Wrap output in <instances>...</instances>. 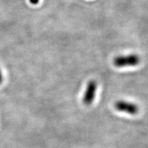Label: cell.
Returning <instances> with one entry per match:
<instances>
[{"mask_svg":"<svg viewBox=\"0 0 148 148\" xmlns=\"http://www.w3.org/2000/svg\"><path fill=\"white\" fill-rule=\"evenodd\" d=\"M140 57L138 55L132 53L127 56H119L114 58V65L116 67L134 66L140 63Z\"/></svg>","mask_w":148,"mask_h":148,"instance_id":"6da1fadb","label":"cell"},{"mask_svg":"<svg viewBox=\"0 0 148 148\" xmlns=\"http://www.w3.org/2000/svg\"><path fill=\"white\" fill-rule=\"evenodd\" d=\"M114 107L116 110L122 112H125V113L130 114H137L138 112V106L135 104L134 103L129 102V101L120 100L117 101L114 103Z\"/></svg>","mask_w":148,"mask_h":148,"instance_id":"7a4b0ae2","label":"cell"},{"mask_svg":"<svg viewBox=\"0 0 148 148\" xmlns=\"http://www.w3.org/2000/svg\"><path fill=\"white\" fill-rule=\"evenodd\" d=\"M39 1L40 0H29V2L33 5H36L38 4V2H39Z\"/></svg>","mask_w":148,"mask_h":148,"instance_id":"277c9868","label":"cell"},{"mask_svg":"<svg viewBox=\"0 0 148 148\" xmlns=\"http://www.w3.org/2000/svg\"><path fill=\"white\" fill-rule=\"evenodd\" d=\"M97 90V83L95 80H90L88 82L86 90L83 97V102L86 105H90L94 101Z\"/></svg>","mask_w":148,"mask_h":148,"instance_id":"3957f363","label":"cell"},{"mask_svg":"<svg viewBox=\"0 0 148 148\" xmlns=\"http://www.w3.org/2000/svg\"><path fill=\"white\" fill-rule=\"evenodd\" d=\"M3 81V76H2V73H1V70H0V84H1V82H2Z\"/></svg>","mask_w":148,"mask_h":148,"instance_id":"5b68a950","label":"cell"}]
</instances>
